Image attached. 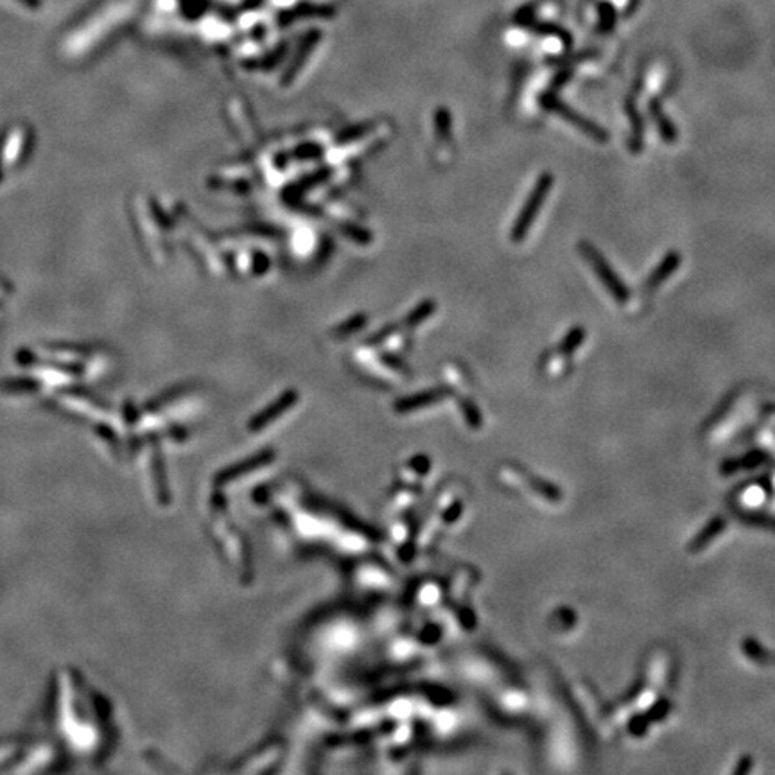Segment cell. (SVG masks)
<instances>
[{"instance_id":"7","label":"cell","mask_w":775,"mask_h":775,"mask_svg":"<svg viewBox=\"0 0 775 775\" xmlns=\"http://www.w3.org/2000/svg\"><path fill=\"white\" fill-rule=\"evenodd\" d=\"M583 338H585V332H583V329L581 327H576V329H571V332L564 338V341H562L560 348L564 352H573L576 350L578 347H580V343L583 341Z\"/></svg>"},{"instance_id":"5","label":"cell","mask_w":775,"mask_h":775,"mask_svg":"<svg viewBox=\"0 0 775 775\" xmlns=\"http://www.w3.org/2000/svg\"><path fill=\"white\" fill-rule=\"evenodd\" d=\"M650 113H652L653 122L657 124V128H659V133H660V136H662L664 141L675 142L676 136H678V133H676V128L673 126L671 120L666 117L662 106H660L657 101H652V103H650Z\"/></svg>"},{"instance_id":"8","label":"cell","mask_w":775,"mask_h":775,"mask_svg":"<svg viewBox=\"0 0 775 775\" xmlns=\"http://www.w3.org/2000/svg\"><path fill=\"white\" fill-rule=\"evenodd\" d=\"M599 13H602V31H611L616 24L614 8L609 4H603L599 6Z\"/></svg>"},{"instance_id":"1","label":"cell","mask_w":775,"mask_h":775,"mask_svg":"<svg viewBox=\"0 0 775 775\" xmlns=\"http://www.w3.org/2000/svg\"><path fill=\"white\" fill-rule=\"evenodd\" d=\"M551 187H553V176L549 173H544L541 178H539V182L535 183L532 192H529L528 199H526V203H524L519 218H517V221L513 223V228H511V239L519 243V241H522L524 237H526V234H528V230L532 228V225L535 223L536 214H539V211H541L542 203H544L546 198H548Z\"/></svg>"},{"instance_id":"6","label":"cell","mask_w":775,"mask_h":775,"mask_svg":"<svg viewBox=\"0 0 775 775\" xmlns=\"http://www.w3.org/2000/svg\"><path fill=\"white\" fill-rule=\"evenodd\" d=\"M625 110H627L628 120H630V124H632L630 149H634V151H639V149L643 148V136H644L643 119H641V115L637 113V110H635V106H634V103H632V101H627V104H625Z\"/></svg>"},{"instance_id":"3","label":"cell","mask_w":775,"mask_h":775,"mask_svg":"<svg viewBox=\"0 0 775 775\" xmlns=\"http://www.w3.org/2000/svg\"><path fill=\"white\" fill-rule=\"evenodd\" d=\"M542 104H544L546 108H549V110H553L555 113H558V115H560L562 119L567 120V122L574 124V126H576L578 129H581L585 135L592 136L594 141L605 142L606 138H609V135H606V131L602 128V126H598V124L592 122V120L585 119V117H581L580 113L574 112L573 108L567 106L565 103H562L560 99H557L555 95L546 94L544 97H542Z\"/></svg>"},{"instance_id":"2","label":"cell","mask_w":775,"mask_h":775,"mask_svg":"<svg viewBox=\"0 0 775 775\" xmlns=\"http://www.w3.org/2000/svg\"><path fill=\"white\" fill-rule=\"evenodd\" d=\"M580 252L583 253L587 262L592 266L594 273L598 275V278L603 282L606 291L614 297V300H618L619 304H625V301L628 300V289L627 285H625V282L616 275V271L611 268V264H609V262H606V260L596 252V248H594L590 243H581Z\"/></svg>"},{"instance_id":"4","label":"cell","mask_w":775,"mask_h":775,"mask_svg":"<svg viewBox=\"0 0 775 775\" xmlns=\"http://www.w3.org/2000/svg\"><path fill=\"white\" fill-rule=\"evenodd\" d=\"M678 266H681V253L669 252L668 255L664 257L662 262H660V264L657 266V268L652 271V275H650V278H648V282H646V287L648 289H655L657 285L662 284V282L666 280V278H668L671 273H675Z\"/></svg>"}]
</instances>
